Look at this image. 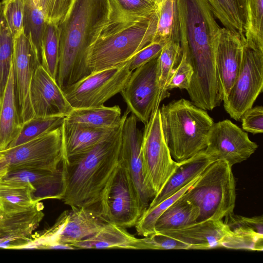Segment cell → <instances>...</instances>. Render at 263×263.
I'll use <instances>...</instances> for the list:
<instances>
[{"mask_svg":"<svg viewBox=\"0 0 263 263\" xmlns=\"http://www.w3.org/2000/svg\"><path fill=\"white\" fill-rule=\"evenodd\" d=\"M14 37L0 10V102L11 69L14 51Z\"/></svg>","mask_w":263,"mask_h":263,"instance_id":"35","label":"cell"},{"mask_svg":"<svg viewBox=\"0 0 263 263\" xmlns=\"http://www.w3.org/2000/svg\"><path fill=\"white\" fill-rule=\"evenodd\" d=\"M157 7L151 14L130 13L105 0L89 33L85 50L89 73L121 65L156 40Z\"/></svg>","mask_w":263,"mask_h":263,"instance_id":"2","label":"cell"},{"mask_svg":"<svg viewBox=\"0 0 263 263\" xmlns=\"http://www.w3.org/2000/svg\"><path fill=\"white\" fill-rule=\"evenodd\" d=\"M198 177L160 203L152 208H147L135 226L138 234L145 237L155 233V224L159 216L168 206L180 198Z\"/></svg>","mask_w":263,"mask_h":263,"instance_id":"37","label":"cell"},{"mask_svg":"<svg viewBox=\"0 0 263 263\" xmlns=\"http://www.w3.org/2000/svg\"><path fill=\"white\" fill-rule=\"evenodd\" d=\"M182 56L179 41L171 39L163 47L157 58V77L160 99L169 97L165 87L179 64Z\"/></svg>","mask_w":263,"mask_h":263,"instance_id":"30","label":"cell"},{"mask_svg":"<svg viewBox=\"0 0 263 263\" xmlns=\"http://www.w3.org/2000/svg\"><path fill=\"white\" fill-rule=\"evenodd\" d=\"M141 151L146 183L156 196L180 163L173 159L165 142L159 107L144 124Z\"/></svg>","mask_w":263,"mask_h":263,"instance_id":"9","label":"cell"},{"mask_svg":"<svg viewBox=\"0 0 263 263\" xmlns=\"http://www.w3.org/2000/svg\"><path fill=\"white\" fill-rule=\"evenodd\" d=\"M137 118L131 114L124 121L121 130L120 160L125 166L135 188L142 214L155 196L146 183L143 172L141 143L142 133Z\"/></svg>","mask_w":263,"mask_h":263,"instance_id":"15","label":"cell"},{"mask_svg":"<svg viewBox=\"0 0 263 263\" xmlns=\"http://www.w3.org/2000/svg\"><path fill=\"white\" fill-rule=\"evenodd\" d=\"M242 130L253 134L263 132V107L262 106L252 107L241 116Z\"/></svg>","mask_w":263,"mask_h":263,"instance_id":"43","label":"cell"},{"mask_svg":"<svg viewBox=\"0 0 263 263\" xmlns=\"http://www.w3.org/2000/svg\"><path fill=\"white\" fill-rule=\"evenodd\" d=\"M42 203L39 202L26 211L0 216V248H29L32 243L34 231L43 219Z\"/></svg>","mask_w":263,"mask_h":263,"instance_id":"18","label":"cell"},{"mask_svg":"<svg viewBox=\"0 0 263 263\" xmlns=\"http://www.w3.org/2000/svg\"><path fill=\"white\" fill-rule=\"evenodd\" d=\"M71 246L78 249H146L143 238L129 234L125 228L105 222L95 234L75 242Z\"/></svg>","mask_w":263,"mask_h":263,"instance_id":"23","label":"cell"},{"mask_svg":"<svg viewBox=\"0 0 263 263\" xmlns=\"http://www.w3.org/2000/svg\"><path fill=\"white\" fill-rule=\"evenodd\" d=\"M122 124L112 136L92 148L63 158L61 168L64 192L62 200L65 204L70 208L95 211L102 193L120 161Z\"/></svg>","mask_w":263,"mask_h":263,"instance_id":"3","label":"cell"},{"mask_svg":"<svg viewBox=\"0 0 263 263\" xmlns=\"http://www.w3.org/2000/svg\"><path fill=\"white\" fill-rule=\"evenodd\" d=\"M120 127L113 129H96L64 121L61 126L63 158L76 155L92 148L112 136Z\"/></svg>","mask_w":263,"mask_h":263,"instance_id":"22","label":"cell"},{"mask_svg":"<svg viewBox=\"0 0 263 263\" xmlns=\"http://www.w3.org/2000/svg\"><path fill=\"white\" fill-rule=\"evenodd\" d=\"M39 65L31 42L22 32L14 37L12 62L16 105L22 124L34 117L30 89L34 71Z\"/></svg>","mask_w":263,"mask_h":263,"instance_id":"16","label":"cell"},{"mask_svg":"<svg viewBox=\"0 0 263 263\" xmlns=\"http://www.w3.org/2000/svg\"><path fill=\"white\" fill-rule=\"evenodd\" d=\"M0 153V176L22 170L56 171L63 158L61 126Z\"/></svg>","mask_w":263,"mask_h":263,"instance_id":"7","label":"cell"},{"mask_svg":"<svg viewBox=\"0 0 263 263\" xmlns=\"http://www.w3.org/2000/svg\"><path fill=\"white\" fill-rule=\"evenodd\" d=\"M182 54L193 74L186 90L198 107L212 110L223 101L215 57L221 27L206 0H176Z\"/></svg>","mask_w":263,"mask_h":263,"instance_id":"1","label":"cell"},{"mask_svg":"<svg viewBox=\"0 0 263 263\" xmlns=\"http://www.w3.org/2000/svg\"><path fill=\"white\" fill-rule=\"evenodd\" d=\"M59 55V27L53 23L47 22L42 37L41 65L55 81Z\"/></svg>","mask_w":263,"mask_h":263,"instance_id":"33","label":"cell"},{"mask_svg":"<svg viewBox=\"0 0 263 263\" xmlns=\"http://www.w3.org/2000/svg\"><path fill=\"white\" fill-rule=\"evenodd\" d=\"M247 23L245 42L263 51V0H247Z\"/></svg>","mask_w":263,"mask_h":263,"instance_id":"34","label":"cell"},{"mask_svg":"<svg viewBox=\"0 0 263 263\" xmlns=\"http://www.w3.org/2000/svg\"><path fill=\"white\" fill-rule=\"evenodd\" d=\"M263 88V51L251 48L245 42L240 67L231 89L223 101L230 117L240 121L253 106Z\"/></svg>","mask_w":263,"mask_h":263,"instance_id":"11","label":"cell"},{"mask_svg":"<svg viewBox=\"0 0 263 263\" xmlns=\"http://www.w3.org/2000/svg\"><path fill=\"white\" fill-rule=\"evenodd\" d=\"M232 167L224 161H213L181 196L199 209L197 221L222 220L234 213L236 185Z\"/></svg>","mask_w":263,"mask_h":263,"instance_id":"6","label":"cell"},{"mask_svg":"<svg viewBox=\"0 0 263 263\" xmlns=\"http://www.w3.org/2000/svg\"><path fill=\"white\" fill-rule=\"evenodd\" d=\"M34 190L27 182L0 179V212L5 214L20 213L34 207Z\"/></svg>","mask_w":263,"mask_h":263,"instance_id":"27","label":"cell"},{"mask_svg":"<svg viewBox=\"0 0 263 263\" xmlns=\"http://www.w3.org/2000/svg\"><path fill=\"white\" fill-rule=\"evenodd\" d=\"M1 3L0 2V10H1Z\"/></svg>","mask_w":263,"mask_h":263,"instance_id":"48","label":"cell"},{"mask_svg":"<svg viewBox=\"0 0 263 263\" xmlns=\"http://www.w3.org/2000/svg\"><path fill=\"white\" fill-rule=\"evenodd\" d=\"M193 74V70L189 62L182 54L180 61L168 80L165 90L168 92L174 88L187 90Z\"/></svg>","mask_w":263,"mask_h":263,"instance_id":"41","label":"cell"},{"mask_svg":"<svg viewBox=\"0 0 263 263\" xmlns=\"http://www.w3.org/2000/svg\"><path fill=\"white\" fill-rule=\"evenodd\" d=\"M245 42V39L238 34L221 28L215 63L223 101L227 99L239 72Z\"/></svg>","mask_w":263,"mask_h":263,"instance_id":"19","label":"cell"},{"mask_svg":"<svg viewBox=\"0 0 263 263\" xmlns=\"http://www.w3.org/2000/svg\"><path fill=\"white\" fill-rule=\"evenodd\" d=\"M1 214H2V213L0 212V216L1 215Z\"/></svg>","mask_w":263,"mask_h":263,"instance_id":"50","label":"cell"},{"mask_svg":"<svg viewBox=\"0 0 263 263\" xmlns=\"http://www.w3.org/2000/svg\"><path fill=\"white\" fill-rule=\"evenodd\" d=\"M65 118L60 116L34 117L22 124L18 134L7 148L25 143L61 127Z\"/></svg>","mask_w":263,"mask_h":263,"instance_id":"32","label":"cell"},{"mask_svg":"<svg viewBox=\"0 0 263 263\" xmlns=\"http://www.w3.org/2000/svg\"><path fill=\"white\" fill-rule=\"evenodd\" d=\"M171 39H157L145 46L129 60L128 68L136 69L157 58L163 47Z\"/></svg>","mask_w":263,"mask_h":263,"instance_id":"40","label":"cell"},{"mask_svg":"<svg viewBox=\"0 0 263 263\" xmlns=\"http://www.w3.org/2000/svg\"><path fill=\"white\" fill-rule=\"evenodd\" d=\"M75 0H40L38 7L47 22L60 25L69 13Z\"/></svg>","mask_w":263,"mask_h":263,"instance_id":"39","label":"cell"},{"mask_svg":"<svg viewBox=\"0 0 263 263\" xmlns=\"http://www.w3.org/2000/svg\"><path fill=\"white\" fill-rule=\"evenodd\" d=\"M5 181L28 183L33 187L32 196L36 203L47 199H62L64 180L61 166L56 171L22 170L0 176Z\"/></svg>","mask_w":263,"mask_h":263,"instance_id":"21","label":"cell"},{"mask_svg":"<svg viewBox=\"0 0 263 263\" xmlns=\"http://www.w3.org/2000/svg\"><path fill=\"white\" fill-rule=\"evenodd\" d=\"M231 231L222 220L197 221L181 229L159 233L173 238L190 247V249L206 250L222 248Z\"/></svg>","mask_w":263,"mask_h":263,"instance_id":"20","label":"cell"},{"mask_svg":"<svg viewBox=\"0 0 263 263\" xmlns=\"http://www.w3.org/2000/svg\"><path fill=\"white\" fill-rule=\"evenodd\" d=\"M146 1L150 3L155 4H157L158 3V0H146Z\"/></svg>","mask_w":263,"mask_h":263,"instance_id":"45","label":"cell"},{"mask_svg":"<svg viewBox=\"0 0 263 263\" xmlns=\"http://www.w3.org/2000/svg\"><path fill=\"white\" fill-rule=\"evenodd\" d=\"M33 2H34V3L35 4V5L36 6H37L38 7V5H39V2H40V0H33Z\"/></svg>","mask_w":263,"mask_h":263,"instance_id":"46","label":"cell"},{"mask_svg":"<svg viewBox=\"0 0 263 263\" xmlns=\"http://www.w3.org/2000/svg\"><path fill=\"white\" fill-rule=\"evenodd\" d=\"M2 155H1V154L0 153V160L2 159Z\"/></svg>","mask_w":263,"mask_h":263,"instance_id":"47","label":"cell"},{"mask_svg":"<svg viewBox=\"0 0 263 263\" xmlns=\"http://www.w3.org/2000/svg\"><path fill=\"white\" fill-rule=\"evenodd\" d=\"M105 0H75L59 29V55L56 81L65 90L89 74L85 54L90 30Z\"/></svg>","mask_w":263,"mask_h":263,"instance_id":"4","label":"cell"},{"mask_svg":"<svg viewBox=\"0 0 263 263\" xmlns=\"http://www.w3.org/2000/svg\"><path fill=\"white\" fill-rule=\"evenodd\" d=\"M105 222L93 210L71 208L41 234V238L45 249H66V245L71 246L95 234Z\"/></svg>","mask_w":263,"mask_h":263,"instance_id":"12","label":"cell"},{"mask_svg":"<svg viewBox=\"0 0 263 263\" xmlns=\"http://www.w3.org/2000/svg\"><path fill=\"white\" fill-rule=\"evenodd\" d=\"M157 58L134 70L120 92L127 109L144 124L161 102L158 83Z\"/></svg>","mask_w":263,"mask_h":263,"instance_id":"13","label":"cell"},{"mask_svg":"<svg viewBox=\"0 0 263 263\" xmlns=\"http://www.w3.org/2000/svg\"><path fill=\"white\" fill-rule=\"evenodd\" d=\"M128 65L129 61L90 73L63 90L67 100L73 108L103 105L127 84L132 72Z\"/></svg>","mask_w":263,"mask_h":263,"instance_id":"10","label":"cell"},{"mask_svg":"<svg viewBox=\"0 0 263 263\" xmlns=\"http://www.w3.org/2000/svg\"><path fill=\"white\" fill-rule=\"evenodd\" d=\"M223 27L245 39L247 23V0H206Z\"/></svg>","mask_w":263,"mask_h":263,"instance_id":"28","label":"cell"},{"mask_svg":"<svg viewBox=\"0 0 263 263\" xmlns=\"http://www.w3.org/2000/svg\"><path fill=\"white\" fill-rule=\"evenodd\" d=\"M257 148L246 132L226 119L213 124L204 152L213 161H224L233 166L248 159Z\"/></svg>","mask_w":263,"mask_h":263,"instance_id":"14","label":"cell"},{"mask_svg":"<svg viewBox=\"0 0 263 263\" xmlns=\"http://www.w3.org/2000/svg\"><path fill=\"white\" fill-rule=\"evenodd\" d=\"M159 110L164 137L175 161H184L205 149L214 123L205 110L183 98L164 104Z\"/></svg>","mask_w":263,"mask_h":263,"instance_id":"5","label":"cell"},{"mask_svg":"<svg viewBox=\"0 0 263 263\" xmlns=\"http://www.w3.org/2000/svg\"><path fill=\"white\" fill-rule=\"evenodd\" d=\"M22 127L15 102L13 73L11 71L0 102V151L7 148Z\"/></svg>","mask_w":263,"mask_h":263,"instance_id":"26","label":"cell"},{"mask_svg":"<svg viewBox=\"0 0 263 263\" xmlns=\"http://www.w3.org/2000/svg\"><path fill=\"white\" fill-rule=\"evenodd\" d=\"M95 211L104 222L125 229L135 227L141 216L132 180L120 160L102 193Z\"/></svg>","mask_w":263,"mask_h":263,"instance_id":"8","label":"cell"},{"mask_svg":"<svg viewBox=\"0 0 263 263\" xmlns=\"http://www.w3.org/2000/svg\"><path fill=\"white\" fill-rule=\"evenodd\" d=\"M123 10L130 13L149 15L157 9V4L146 0H115Z\"/></svg>","mask_w":263,"mask_h":263,"instance_id":"44","label":"cell"},{"mask_svg":"<svg viewBox=\"0 0 263 263\" xmlns=\"http://www.w3.org/2000/svg\"><path fill=\"white\" fill-rule=\"evenodd\" d=\"M30 99L34 117H66L73 108L55 80L39 65L32 78Z\"/></svg>","mask_w":263,"mask_h":263,"instance_id":"17","label":"cell"},{"mask_svg":"<svg viewBox=\"0 0 263 263\" xmlns=\"http://www.w3.org/2000/svg\"><path fill=\"white\" fill-rule=\"evenodd\" d=\"M146 249L149 250H189L186 243L164 234L155 233L143 238Z\"/></svg>","mask_w":263,"mask_h":263,"instance_id":"42","label":"cell"},{"mask_svg":"<svg viewBox=\"0 0 263 263\" xmlns=\"http://www.w3.org/2000/svg\"><path fill=\"white\" fill-rule=\"evenodd\" d=\"M199 215V209L181 197L158 218L155 232L162 233L187 227L196 222Z\"/></svg>","mask_w":263,"mask_h":263,"instance_id":"29","label":"cell"},{"mask_svg":"<svg viewBox=\"0 0 263 263\" xmlns=\"http://www.w3.org/2000/svg\"><path fill=\"white\" fill-rule=\"evenodd\" d=\"M128 113L127 109L122 115L118 105L73 108L64 121L92 128L113 129L121 126Z\"/></svg>","mask_w":263,"mask_h":263,"instance_id":"25","label":"cell"},{"mask_svg":"<svg viewBox=\"0 0 263 263\" xmlns=\"http://www.w3.org/2000/svg\"><path fill=\"white\" fill-rule=\"evenodd\" d=\"M157 14L156 39L179 41L176 0H161L157 3Z\"/></svg>","mask_w":263,"mask_h":263,"instance_id":"36","label":"cell"},{"mask_svg":"<svg viewBox=\"0 0 263 263\" xmlns=\"http://www.w3.org/2000/svg\"><path fill=\"white\" fill-rule=\"evenodd\" d=\"M1 3L7 25L16 37L23 32L25 0H3Z\"/></svg>","mask_w":263,"mask_h":263,"instance_id":"38","label":"cell"},{"mask_svg":"<svg viewBox=\"0 0 263 263\" xmlns=\"http://www.w3.org/2000/svg\"><path fill=\"white\" fill-rule=\"evenodd\" d=\"M47 23L43 12L33 1L25 0L23 32L31 42L40 64L42 37Z\"/></svg>","mask_w":263,"mask_h":263,"instance_id":"31","label":"cell"},{"mask_svg":"<svg viewBox=\"0 0 263 263\" xmlns=\"http://www.w3.org/2000/svg\"><path fill=\"white\" fill-rule=\"evenodd\" d=\"M213 162L204 150L180 162L179 166L161 191L154 197L147 208L157 205L194 181Z\"/></svg>","mask_w":263,"mask_h":263,"instance_id":"24","label":"cell"},{"mask_svg":"<svg viewBox=\"0 0 263 263\" xmlns=\"http://www.w3.org/2000/svg\"><path fill=\"white\" fill-rule=\"evenodd\" d=\"M161 0H158V3Z\"/></svg>","mask_w":263,"mask_h":263,"instance_id":"49","label":"cell"}]
</instances>
